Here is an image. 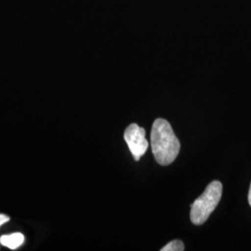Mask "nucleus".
I'll use <instances>...</instances> for the list:
<instances>
[{"label":"nucleus","instance_id":"f03ea898","mask_svg":"<svg viewBox=\"0 0 251 251\" xmlns=\"http://www.w3.org/2000/svg\"><path fill=\"white\" fill-rule=\"evenodd\" d=\"M223 194V184L219 180L210 182L204 193L191 205V221L194 225L206 223L209 215L215 209Z\"/></svg>","mask_w":251,"mask_h":251},{"label":"nucleus","instance_id":"7ed1b4c3","mask_svg":"<svg viewBox=\"0 0 251 251\" xmlns=\"http://www.w3.org/2000/svg\"><path fill=\"white\" fill-rule=\"evenodd\" d=\"M124 138L135 160L139 161L149 146L148 141L145 139L144 127L139 126L135 123L130 124L126 128Z\"/></svg>","mask_w":251,"mask_h":251},{"label":"nucleus","instance_id":"f257e3e1","mask_svg":"<svg viewBox=\"0 0 251 251\" xmlns=\"http://www.w3.org/2000/svg\"><path fill=\"white\" fill-rule=\"evenodd\" d=\"M151 147L155 160L161 166L171 165L179 154V141L171 124L163 118H157L152 124Z\"/></svg>","mask_w":251,"mask_h":251},{"label":"nucleus","instance_id":"39448f33","mask_svg":"<svg viewBox=\"0 0 251 251\" xmlns=\"http://www.w3.org/2000/svg\"><path fill=\"white\" fill-rule=\"evenodd\" d=\"M184 251V245L180 240H173L167 244L161 251Z\"/></svg>","mask_w":251,"mask_h":251},{"label":"nucleus","instance_id":"20e7f679","mask_svg":"<svg viewBox=\"0 0 251 251\" xmlns=\"http://www.w3.org/2000/svg\"><path fill=\"white\" fill-rule=\"evenodd\" d=\"M25 243V235L22 233H13L0 237V244L9 250L15 251Z\"/></svg>","mask_w":251,"mask_h":251},{"label":"nucleus","instance_id":"0eeeda50","mask_svg":"<svg viewBox=\"0 0 251 251\" xmlns=\"http://www.w3.org/2000/svg\"><path fill=\"white\" fill-rule=\"evenodd\" d=\"M249 202H250V205L251 206V188H250V192H249Z\"/></svg>","mask_w":251,"mask_h":251},{"label":"nucleus","instance_id":"423d86ee","mask_svg":"<svg viewBox=\"0 0 251 251\" xmlns=\"http://www.w3.org/2000/svg\"><path fill=\"white\" fill-rule=\"evenodd\" d=\"M9 220H10V218H9V216L5 215V214H1V213H0V227L4 225V224L9 222Z\"/></svg>","mask_w":251,"mask_h":251}]
</instances>
